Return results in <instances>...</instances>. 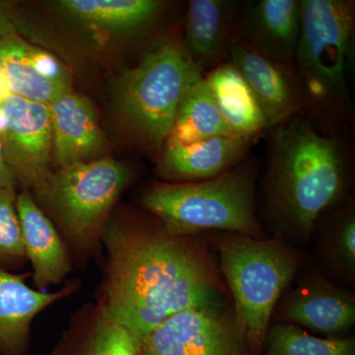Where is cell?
<instances>
[{
	"mask_svg": "<svg viewBox=\"0 0 355 355\" xmlns=\"http://www.w3.org/2000/svg\"><path fill=\"white\" fill-rule=\"evenodd\" d=\"M284 321L326 335H336L355 322V300L319 275L303 280L279 311Z\"/></svg>",
	"mask_w": 355,
	"mask_h": 355,
	"instance_id": "18",
	"label": "cell"
},
{
	"mask_svg": "<svg viewBox=\"0 0 355 355\" xmlns=\"http://www.w3.org/2000/svg\"><path fill=\"white\" fill-rule=\"evenodd\" d=\"M336 207V205H335ZM327 229L326 254L331 263L343 273L354 275L355 212L352 200L336 207Z\"/></svg>",
	"mask_w": 355,
	"mask_h": 355,
	"instance_id": "24",
	"label": "cell"
},
{
	"mask_svg": "<svg viewBox=\"0 0 355 355\" xmlns=\"http://www.w3.org/2000/svg\"><path fill=\"white\" fill-rule=\"evenodd\" d=\"M257 162L243 161L214 179L193 183H153L140 205L172 236L190 237L207 230L261 239L257 217Z\"/></svg>",
	"mask_w": 355,
	"mask_h": 355,
	"instance_id": "6",
	"label": "cell"
},
{
	"mask_svg": "<svg viewBox=\"0 0 355 355\" xmlns=\"http://www.w3.org/2000/svg\"><path fill=\"white\" fill-rule=\"evenodd\" d=\"M221 272L234 298L236 323L256 352L266 342L273 310L297 272L300 259L273 240L240 234L214 236Z\"/></svg>",
	"mask_w": 355,
	"mask_h": 355,
	"instance_id": "7",
	"label": "cell"
},
{
	"mask_svg": "<svg viewBox=\"0 0 355 355\" xmlns=\"http://www.w3.org/2000/svg\"><path fill=\"white\" fill-rule=\"evenodd\" d=\"M234 316L220 303L184 311L139 342L140 355H250Z\"/></svg>",
	"mask_w": 355,
	"mask_h": 355,
	"instance_id": "8",
	"label": "cell"
},
{
	"mask_svg": "<svg viewBox=\"0 0 355 355\" xmlns=\"http://www.w3.org/2000/svg\"><path fill=\"white\" fill-rule=\"evenodd\" d=\"M28 46L29 44L20 36L0 38V74L9 92L49 105L58 96L71 91L40 76L33 67Z\"/></svg>",
	"mask_w": 355,
	"mask_h": 355,
	"instance_id": "22",
	"label": "cell"
},
{
	"mask_svg": "<svg viewBox=\"0 0 355 355\" xmlns=\"http://www.w3.org/2000/svg\"><path fill=\"white\" fill-rule=\"evenodd\" d=\"M246 1L191 0L184 18L187 51L203 76L227 62L236 25Z\"/></svg>",
	"mask_w": 355,
	"mask_h": 355,
	"instance_id": "14",
	"label": "cell"
},
{
	"mask_svg": "<svg viewBox=\"0 0 355 355\" xmlns=\"http://www.w3.org/2000/svg\"><path fill=\"white\" fill-rule=\"evenodd\" d=\"M268 132L266 214L282 232L308 239L320 217L347 193L354 163L352 135L319 132L303 113Z\"/></svg>",
	"mask_w": 355,
	"mask_h": 355,
	"instance_id": "2",
	"label": "cell"
},
{
	"mask_svg": "<svg viewBox=\"0 0 355 355\" xmlns=\"http://www.w3.org/2000/svg\"><path fill=\"white\" fill-rule=\"evenodd\" d=\"M28 53L33 67L40 76L57 85L72 89L69 71L57 58L53 57L48 51L41 50L30 44L28 46Z\"/></svg>",
	"mask_w": 355,
	"mask_h": 355,
	"instance_id": "26",
	"label": "cell"
},
{
	"mask_svg": "<svg viewBox=\"0 0 355 355\" xmlns=\"http://www.w3.org/2000/svg\"><path fill=\"white\" fill-rule=\"evenodd\" d=\"M101 242L96 303L139 342L179 313L220 303L209 259L190 237L110 216Z\"/></svg>",
	"mask_w": 355,
	"mask_h": 355,
	"instance_id": "1",
	"label": "cell"
},
{
	"mask_svg": "<svg viewBox=\"0 0 355 355\" xmlns=\"http://www.w3.org/2000/svg\"><path fill=\"white\" fill-rule=\"evenodd\" d=\"M15 178L4 157L3 148L0 142V189L16 188Z\"/></svg>",
	"mask_w": 355,
	"mask_h": 355,
	"instance_id": "28",
	"label": "cell"
},
{
	"mask_svg": "<svg viewBox=\"0 0 355 355\" xmlns=\"http://www.w3.org/2000/svg\"><path fill=\"white\" fill-rule=\"evenodd\" d=\"M16 200V188L0 189V268L10 272L28 261Z\"/></svg>",
	"mask_w": 355,
	"mask_h": 355,
	"instance_id": "25",
	"label": "cell"
},
{
	"mask_svg": "<svg viewBox=\"0 0 355 355\" xmlns=\"http://www.w3.org/2000/svg\"><path fill=\"white\" fill-rule=\"evenodd\" d=\"M302 24L294 71L302 113L319 132L352 135L354 107L349 91L354 55L355 1L301 0Z\"/></svg>",
	"mask_w": 355,
	"mask_h": 355,
	"instance_id": "3",
	"label": "cell"
},
{
	"mask_svg": "<svg viewBox=\"0 0 355 355\" xmlns=\"http://www.w3.org/2000/svg\"><path fill=\"white\" fill-rule=\"evenodd\" d=\"M26 258L31 263L35 288L46 291L67 279L73 268L69 248L51 219L40 209L31 191L23 190L16 200Z\"/></svg>",
	"mask_w": 355,
	"mask_h": 355,
	"instance_id": "15",
	"label": "cell"
},
{
	"mask_svg": "<svg viewBox=\"0 0 355 355\" xmlns=\"http://www.w3.org/2000/svg\"><path fill=\"white\" fill-rule=\"evenodd\" d=\"M266 355H355L354 338H317L291 324L268 327Z\"/></svg>",
	"mask_w": 355,
	"mask_h": 355,
	"instance_id": "23",
	"label": "cell"
},
{
	"mask_svg": "<svg viewBox=\"0 0 355 355\" xmlns=\"http://www.w3.org/2000/svg\"><path fill=\"white\" fill-rule=\"evenodd\" d=\"M302 24L301 0L246 1L236 25L238 38L294 71Z\"/></svg>",
	"mask_w": 355,
	"mask_h": 355,
	"instance_id": "11",
	"label": "cell"
},
{
	"mask_svg": "<svg viewBox=\"0 0 355 355\" xmlns=\"http://www.w3.org/2000/svg\"><path fill=\"white\" fill-rule=\"evenodd\" d=\"M0 142L16 184L30 191L38 188L51 172L50 106L9 95L0 105Z\"/></svg>",
	"mask_w": 355,
	"mask_h": 355,
	"instance_id": "9",
	"label": "cell"
},
{
	"mask_svg": "<svg viewBox=\"0 0 355 355\" xmlns=\"http://www.w3.org/2000/svg\"><path fill=\"white\" fill-rule=\"evenodd\" d=\"M15 36H19L17 26L14 23L10 14L7 12L6 7L0 2V38Z\"/></svg>",
	"mask_w": 355,
	"mask_h": 355,
	"instance_id": "27",
	"label": "cell"
},
{
	"mask_svg": "<svg viewBox=\"0 0 355 355\" xmlns=\"http://www.w3.org/2000/svg\"><path fill=\"white\" fill-rule=\"evenodd\" d=\"M51 355H140L139 342L97 303L77 310Z\"/></svg>",
	"mask_w": 355,
	"mask_h": 355,
	"instance_id": "19",
	"label": "cell"
},
{
	"mask_svg": "<svg viewBox=\"0 0 355 355\" xmlns=\"http://www.w3.org/2000/svg\"><path fill=\"white\" fill-rule=\"evenodd\" d=\"M168 4L160 0H62L57 7L91 31L139 37L153 29Z\"/></svg>",
	"mask_w": 355,
	"mask_h": 355,
	"instance_id": "17",
	"label": "cell"
},
{
	"mask_svg": "<svg viewBox=\"0 0 355 355\" xmlns=\"http://www.w3.org/2000/svg\"><path fill=\"white\" fill-rule=\"evenodd\" d=\"M259 139L231 135L187 146H164L159 155V176L167 183L214 179L246 160Z\"/></svg>",
	"mask_w": 355,
	"mask_h": 355,
	"instance_id": "13",
	"label": "cell"
},
{
	"mask_svg": "<svg viewBox=\"0 0 355 355\" xmlns=\"http://www.w3.org/2000/svg\"><path fill=\"white\" fill-rule=\"evenodd\" d=\"M29 277L0 268V355H27L35 318L81 288L78 279H70L60 291H40L26 284Z\"/></svg>",
	"mask_w": 355,
	"mask_h": 355,
	"instance_id": "12",
	"label": "cell"
},
{
	"mask_svg": "<svg viewBox=\"0 0 355 355\" xmlns=\"http://www.w3.org/2000/svg\"><path fill=\"white\" fill-rule=\"evenodd\" d=\"M9 95H11V93L9 92L3 78H2L1 74H0V105Z\"/></svg>",
	"mask_w": 355,
	"mask_h": 355,
	"instance_id": "29",
	"label": "cell"
},
{
	"mask_svg": "<svg viewBox=\"0 0 355 355\" xmlns=\"http://www.w3.org/2000/svg\"><path fill=\"white\" fill-rule=\"evenodd\" d=\"M137 173L111 157L76 163L51 171L31 191L51 219L79 268L102 256V235L112 209Z\"/></svg>",
	"mask_w": 355,
	"mask_h": 355,
	"instance_id": "4",
	"label": "cell"
},
{
	"mask_svg": "<svg viewBox=\"0 0 355 355\" xmlns=\"http://www.w3.org/2000/svg\"><path fill=\"white\" fill-rule=\"evenodd\" d=\"M53 154L58 168L105 157V137L92 105L69 91L49 104Z\"/></svg>",
	"mask_w": 355,
	"mask_h": 355,
	"instance_id": "16",
	"label": "cell"
},
{
	"mask_svg": "<svg viewBox=\"0 0 355 355\" xmlns=\"http://www.w3.org/2000/svg\"><path fill=\"white\" fill-rule=\"evenodd\" d=\"M227 62L239 71L253 92L268 130L302 113V92L295 72L237 36L231 43Z\"/></svg>",
	"mask_w": 355,
	"mask_h": 355,
	"instance_id": "10",
	"label": "cell"
},
{
	"mask_svg": "<svg viewBox=\"0 0 355 355\" xmlns=\"http://www.w3.org/2000/svg\"><path fill=\"white\" fill-rule=\"evenodd\" d=\"M205 77L187 91L164 146H187L212 137L231 135Z\"/></svg>",
	"mask_w": 355,
	"mask_h": 355,
	"instance_id": "21",
	"label": "cell"
},
{
	"mask_svg": "<svg viewBox=\"0 0 355 355\" xmlns=\"http://www.w3.org/2000/svg\"><path fill=\"white\" fill-rule=\"evenodd\" d=\"M205 76L184 46L183 35H168L114 81V110L133 141L162 153L182 99Z\"/></svg>",
	"mask_w": 355,
	"mask_h": 355,
	"instance_id": "5",
	"label": "cell"
},
{
	"mask_svg": "<svg viewBox=\"0 0 355 355\" xmlns=\"http://www.w3.org/2000/svg\"><path fill=\"white\" fill-rule=\"evenodd\" d=\"M205 77L232 135L261 137L268 132L260 105L245 79L230 62H223Z\"/></svg>",
	"mask_w": 355,
	"mask_h": 355,
	"instance_id": "20",
	"label": "cell"
}]
</instances>
